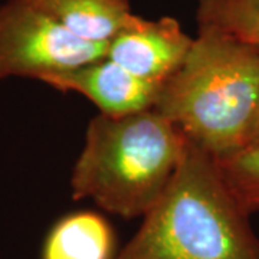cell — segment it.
Returning <instances> with one entry per match:
<instances>
[{
	"label": "cell",
	"mask_w": 259,
	"mask_h": 259,
	"mask_svg": "<svg viewBox=\"0 0 259 259\" xmlns=\"http://www.w3.org/2000/svg\"><path fill=\"white\" fill-rule=\"evenodd\" d=\"M232 193L246 212H259V146H249L218 160Z\"/></svg>",
	"instance_id": "30bf717a"
},
{
	"label": "cell",
	"mask_w": 259,
	"mask_h": 259,
	"mask_svg": "<svg viewBox=\"0 0 259 259\" xmlns=\"http://www.w3.org/2000/svg\"><path fill=\"white\" fill-rule=\"evenodd\" d=\"M249 146H259V112L256 121H255V125H253V130H252V134H250Z\"/></svg>",
	"instance_id": "8fae6325"
},
{
	"label": "cell",
	"mask_w": 259,
	"mask_h": 259,
	"mask_svg": "<svg viewBox=\"0 0 259 259\" xmlns=\"http://www.w3.org/2000/svg\"><path fill=\"white\" fill-rule=\"evenodd\" d=\"M249 216L218 160L187 141L173 180L112 259H259Z\"/></svg>",
	"instance_id": "7a4b0ae2"
},
{
	"label": "cell",
	"mask_w": 259,
	"mask_h": 259,
	"mask_svg": "<svg viewBox=\"0 0 259 259\" xmlns=\"http://www.w3.org/2000/svg\"><path fill=\"white\" fill-rule=\"evenodd\" d=\"M108 44L83 40L33 0L0 5V79L55 76L107 56Z\"/></svg>",
	"instance_id": "277c9868"
},
{
	"label": "cell",
	"mask_w": 259,
	"mask_h": 259,
	"mask_svg": "<svg viewBox=\"0 0 259 259\" xmlns=\"http://www.w3.org/2000/svg\"><path fill=\"white\" fill-rule=\"evenodd\" d=\"M83 40L108 44L131 16L130 0H33Z\"/></svg>",
	"instance_id": "ba28073f"
},
{
	"label": "cell",
	"mask_w": 259,
	"mask_h": 259,
	"mask_svg": "<svg viewBox=\"0 0 259 259\" xmlns=\"http://www.w3.org/2000/svg\"><path fill=\"white\" fill-rule=\"evenodd\" d=\"M193 39L171 16L133 15L108 42L105 58L144 81L163 85L185 62Z\"/></svg>",
	"instance_id": "5b68a950"
},
{
	"label": "cell",
	"mask_w": 259,
	"mask_h": 259,
	"mask_svg": "<svg viewBox=\"0 0 259 259\" xmlns=\"http://www.w3.org/2000/svg\"><path fill=\"white\" fill-rule=\"evenodd\" d=\"M48 85L61 93L79 94L94 102L101 114L112 117L153 110L161 88L108 58L58 75Z\"/></svg>",
	"instance_id": "8992f818"
},
{
	"label": "cell",
	"mask_w": 259,
	"mask_h": 259,
	"mask_svg": "<svg viewBox=\"0 0 259 259\" xmlns=\"http://www.w3.org/2000/svg\"><path fill=\"white\" fill-rule=\"evenodd\" d=\"M154 110L216 160L246 148L259 112V48L199 25L185 62L161 85Z\"/></svg>",
	"instance_id": "6da1fadb"
},
{
	"label": "cell",
	"mask_w": 259,
	"mask_h": 259,
	"mask_svg": "<svg viewBox=\"0 0 259 259\" xmlns=\"http://www.w3.org/2000/svg\"><path fill=\"white\" fill-rule=\"evenodd\" d=\"M114 232L101 214L90 210L69 213L48 233L42 259H112Z\"/></svg>",
	"instance_id": "52a82bcc"
},
{
	"label": "cell",
	"mask_w": 259,
	"mask_h": 259,
	"mask_svg": "<svg viewBox=\"0 0 259 259\" xmlns=\"http://www.w3.org/2000/svg\"><path fill=\"white\" fill-rule=\"evenodd\" d=\"M243 2H245L248 6H250L255 12H258L259 13V0H243Z\"/></svg>",
	"instance_id": "7c38bea8"
},
{
	"label": "cell",
	"mask_w": 259,
	"mask_h": 259,
	"mask_svg": "<svg viewBox=\"0 0 259 259\" xmlns=\"http://www.w3.org/2000/svg\"><path fill=\"white\" fill-rule=\"evenodd\" d=\"M187 141L154 108L120 117L100 112L72 168V199L93 200L122 219L143 218L173 180Z\"/></svg>",
	"instance_id": "3957f363"
},
{
	"label": "cell",
	"mask_w": 259,
	"mask_h": 259,
	"mask_svg": "<svg viewBox=\"0 0 259 259\" xmlns=\"http://www.w3.org/2000/svg\"><path fill=\"white\" fill-rule=\"evenodd\" d=\"M197 22L259 48V13L243 0H199Z\"/></svg>",
	"instance_id": "9c48e42d"
}]
</instances>
